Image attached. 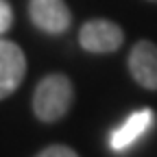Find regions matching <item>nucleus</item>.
I'll use <instances>...</instances> for the list:
<instances>
[{"mask_svg":"<svg viewBox=\"0 0 157 157\" xmlns=\"http://www.w3.org/2000/svg\"><path fill=\"white\" fill-rule=\"evenodd\" d=\"M72 101H74L72 81L61 72H52V74L44 76L42 81L35 85L33 113L37 116V120L50 124V122L61 120L70 111Z\"/></svg>","mask_w":157,"mask_h":157,"instance_id":"1","label":"nucleus"},{"mask_svg":"<svg viewBox=\"0 0 157 157\" xmlns=\"http://www.w3.org/2000/svg\"><path fill=\"white\" fill-rule=\"evenodd\" d=\"M78 44L87 52L109 55V52H116L124 44V31L116 22L105 20V17L87 20L78 31Z\"/></svg>","mask_w":157,"mask_h":157,"instance_id":"2","label":"nucleus"},{"mask_svg":"<svg viewBox=\"0 0 157 157\" xmlns=\"http://www.w3.org/2000/svg\"><path fill=\"white\" fill-rule=\"evenodd\" d=\"M29 17L46 35H61L72 24L66 0H29Z\"/></svg>","mask_w":157,"mask_h":157,"instance_id":"3","label":"nucleus"},{"mask_svg":"<svg viewBox=\"0 0 157 157\" xmlns=\"http://www.w3.org/2000/svg\"><path fill=\"white\" fill-rule=\"evenodd\" d=\"M26 57L17 44L0 37V101L9 98L24 81Z\"/></svg>","mask_w":157,"mask_h":157,"instance_id":"4","label":"nucleus"},{"mask_svg":"<svg viewBox=\"0 0 157 157\" xmlns=\"http://www.w3.org/2000/svg\"><path fill=\"white\" fill-rule=\"evenodd\" d=\"M129 72L133 81L151 92H157V46L148 39L135 42L129 52Z\"/></svg>","mask_w":157,"mask_h":157,"instance_id":"5","label":"nucleus"},{"mask_svg":"<svg viewBox=\"0 0 157 157\" xmlns=\"http://www.w3.org/2000/svg\"><path fill=\"white\" fill-rule=\"evenodd\" d=\"M153 122H155V113H153V109L144 107V109L133 111V113L127 118V120L111 133V137H109V146H111V151L122 153V151L131 148L144 133L151 131Z\"/></svg>","mask_w":157,"mask_h":157,"instance_id":"6","label":"nucleus"},{"mask_svg":"<svg viewBox=\"0 0 157 157\" xmlns=\"http://www.w3.org/2000/svg\"><path fill=\"white\" fill-rule=\"evenodd\" d=\"M35 157H78V153L66 144H50L44 151H39Z\"/></svg>","mask_w":157,"mask_h":157,"instance_id":"7","label":"nucleus"},{"mask_svg":"<svg viewBox=\"0 0 157 157\" xmlns=\"http://www.w3.org/2000/svg\"><path fill=\"white\" fill-rule=\"evenodd\" d=\"M13 26V9L9 0H0V37L7 35Z\"/></svg>","mask_w":157,"mask_h":157,"instance_id":"8","label":"nucleus"},{"mask_svg":"<svg viewBox=\"0 0 157 157\" xmlns=\"http://www.w3.org/2000/svg\"><path fill=\"white\" fill-rule=\"evenodd\" d=\"M148 2H157V0H148Z\"/></svg>","mask_w":157,"mask_h":157,"instance_id":"9","label":"nucleus"}]
</instances>
